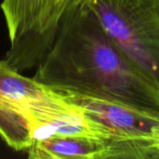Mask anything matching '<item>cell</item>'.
<instances>
[{
	"label": "cell",
	"mask_w": 159,
	"mask_h": 159,
	"mask_svg": "<svg viewBox=\"0 0 159 159\" xmlns=\"http://www.w3.org/2000/svg\"><path fill=\"white\" fill-rule=\"evenodd\" d=\"M34 77L61 93L111 98L159 113V87L113 42L83 0H72Z\"/></svg>",
	"instance_id": "1"
},
{
	"label": "cell",
	"mask_w": 159,
	"mask_h": 159,
	"mask_svg": "<svg viewBox=\"0 0 159 159\" xmlns=\"http://www.w3.org/2000/svg\"><path fill=\"white\" fill-rule=\"evenodd\" d=\"M72 0H48L35 31L22 48L8 62L19 72L34 68L50 48L59 21Z\"/></svg>",
	"instance_id": "6"
},
{
	"label": "cell",
	"mask_w": 159,
	"mask_h": 159,
	"mask_svg": "<svg viewBox=\"0 0 159 159\" xmlns=\"http://www.w3.org/2000/svg\"><path fill=\"white\" fill-rule=\"evenodd\" d=\"M26 153L31 159L141 158L140 152L129 144L69 136H54L37 141Z\"/></svg>",
	"instance_id": "5"
},
{
	"label": "cell",
	"mask_w": 159,
	"mask_h": 159,
	"mask_svg": "<svg viewBox=\"0 0 159 159\" xmlns=\"http://www.w3.org/2000/svg\"><path fill=\"white\" fill-rule=\"evenodd\" d=\"M124 54L159 87V0H83Z\"/></svg>",
	"instance_id": "2"
},
{
	"label": "cell",
	"mask_w": 159,
	"mask_h": 159,
	"mask_svg": "<svg viewBox=\"0 0 159 159\" xmlns=\"http://www.w3.org/2000/svg\"><path fill=\"white\" fill-rule=\"evenodd\" d=\"M61 93L24 76L4 59L0 61V137L16 151H26Z\"/></svg>",
	"instance_id": "3"
},
{
	"label": "cell",
	"mask_w": 159,
	"mask_h": 159,
	"mask_svg": "<svg viewBox=\"0 0 159 159\" xmlns=\"http://www.w3.org/2000/svg\"><path fill=\"white\" fill-rule=\"evenodd\" d=\"M84 108L89 115L105 125L115 135V142L142 150L147 158L152 155L144 148L150 130L159 125V113L111 98L78 93H63Z\"/></svg>",
	"instance_id": "4"
},
{
	"label": "cell",
	"mask_w": 159,
	"mask_h": 159,
	"mask_svg": "<svg viewBox=\"0 0 159 159\" xmlns=\"http://www.w3.org/2000/svg\"><path fill=\"white\" fill-rule=\"evenodd\" d=\"M144 148L152 155V157H159V125L155 126L146 136Z\"/></svg>",
	"instance_id": "8"
},
{
	"label": "cell",
	"mask_w": 159,
	"mask_h": 159,
	"mask_svg": "<svg viewBox=\"0 0 159 159\" xmlns=\"http://www.w3.org/2000/svg\"><path fill=\"white\" fill-rule=\"evenodd\" d=\"M48 0H2L10 47L5 60L14 57L26 44L40 22Z\"/></svg>",
	"instance_id": "7"
}]
</instances>
